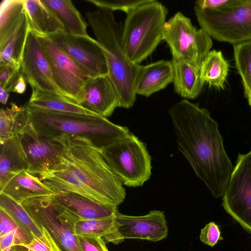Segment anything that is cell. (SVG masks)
<instances>
[{"label":"cell","instance_id":"obj_1","mask_svg":"<svg viewBox=\"0 0 251 251\" xmlns=\"http://www.w3.org/2000/svg\"><path fill=\"white\" fill-rule=\"evenodd\" d=\"M177 147L216 198L222 197L234 167L217 122L204 108L183 99L168 110Z\"/></svg>","mask_w":251,"mask_h":251},{"label":"cell","instance_id":"obj_2","mask_svg":"<svg viewBox=\"0 0 251 251\" xmlns=\"http://www.w3.org/2000/svg\"><path fill=\"white\" fill-rule=\"evenodd\" d=\"M53 140L63 146L60 160L38 177L54 194L73 192L117 207L124 201L123 184L100 150L83 138L63 135Z\"/></svg>","mask_w":251,"mask_h":251},{"label":"cell","instance_id":"obj_3","mask_svg":"<svg viewBox=\"0 0 251 251\" xmlns=\"http://www.w3.org/2000/svg\"><path fill=\"white\" fill-rule=\"evenodd\" d=\"M96 40L103 50L108 76L119 96L121 107L129 108L136 101L135 84L143 67L127 56L122 42V26L113 11L98 8L86 13Z\"/></svg>","mask_w":251,"mask_h":251},{"label":"cell","instance_id":"obj_4","mask_svg":"<svg viewBox=\"0 0 251 251\" xmlns=\"http://www.w3.org/2000/svg\"><path fill=\"white\" fill-rule=\"evenodd\" d=\"M29 121L41 135L54 139L63 135L80 137L102 149L130 133L127 127L99 115L60 112L25 106Z\"/></svg>","mask_w":251,"mask_h":251},{"label":"cell","instance_id":"obj_5","mask_svg":"<svg viewBox=\"0 0 251 251\" xmlns=\"http://www.w3.org/2000/svg\"><path fill=\"white\" fill-rule=\"evenodd\" d=\"M168 10L156 0H150L126 14L122 26L125 52L133 63L140 64L163 40Z\"/></svg>","mask_w":251,"mask_h":251},{"label":"cell","instance_id":"obj_6","mask_svg":"<svg viewBox=\"0 0 251 251\" xmlns=\"http://www.w3.org/2000/svg\"><path fill=\"white\" fill-rule=\"evenodd\" d=\"M194 11L201 28L211 38L233 46L251 41V0H231L217 10L195 5Z\"/></svg>","mask_w":251,"mask_h":251},{"label":"cell","instance_id":"obj_7","mask_svg":"<svg viewBox=\"0 0 251 251\" xmlns=\"http://www.w3.org/2000/svg\"><path fill=\"white\" fill-rule=\"evenodd\" d=\"M100 152L123 185L141 186L150 178L151 156L145 144L133 134L130 133Z\"/></svg>","mask_w":251,"mask_h":251},{"label":"cell","instance_id":"obj_8","mask_svg":"<svg viewBox=\"0 0 251 251\" xmlns=\"http://www.w3.org/2000/svg\"><path fill=\"white\" fill-rule=\"evenodd\" d=\"M21 204L38 226L50 232L62 251H83L74 231L80 219L58 202L53 194L33 198Z\"/></svg>","mask_w":251,"mask_h":251},{"label":"cell","instance_id":"obj_9","mask_svg":"<svg viewBox=\"0 0 251 251\" xmlns=\"http://www.w3.org/2000/svg\"><path fill=\"white\" fill-rule=\"evenodd\" d=\"M163 40L170 49L172 59L199 70L213 45L208 34L194 26L191 19L180 12H176L165 23Z\"/></svg>","mask_w":251,"mask_h":251},{"label":"cell","instance_id":"obj_10","mask_svg":"<svg viewBox=\"0 0 251 251\" xmlns=\"http://www.w3.org/2000/svg\"><path fill=\"white\" fill-rule=\"evenodd\" d=\"M29 31L23 0H4L0 4V65L20 69Z\"/></svg>","mask_w":251,"mask_h":251},{"label":"cell","instance_id":"obj_11","mask_svg":"<svg viewBox=\"0 0 251 251\" xmlns=\"http://www.w3.org/2000/svg\"><path fill=\"white\" fill-rule=\"evenodd\" d=\"M226 211L251 233V152L239 154L222 197Z\"/></svg>","mask_w":251,"mask_h":251},{"label":"cell","instance_id":"obj_12","mask_svg":"<svg viewBox=\"0 0 251 251\" xmlns=\"http://www.w3.org/2000/svg\"><path fill=\"white\" fill-rule=\"evenodd\" d=\"M37 36L60 93L80 105L85 84L92 78L47 37Z\"/></svg>","mask_w":251,"mask_h":251},{"label":"cell","instance_id":"obj_13","mask_svg":"<svg viewBox=\"0 0 251 251\" xmlns=\"http://www.w3.org/2000/svg\"><path fill=\"white\" fill-rule=\"evenodd\" d=\"M46 37L91 78L108 75L103 50L90 36L61 32Z\"/></svg>","mask_w":251,"mask_h":251},{"label":"cell","instance_id":"obj_14","mask_svg":"<svg viewBox=\"0 0 251 251\" xmlns=\"http://www.w3.org/2000/svg\"><path fill=\"white\" fill-rule=\"evenodd\" d=\"M19 137L28 163L27 171L30 174L39 177L59 162L62 144L40 134L30 122Z\"/></svg>","mask_w":251,"mask_h":251},{"label":"cell","instance_id":"obj_15","mask_svg":"<svg viewBox=\"0 0 251 251\" xmlns=\"http://www.w3.org/2000/svg\"><path fill=\"white\" fill-rule=\"evenodd\" d=\"M21 73L32 90L60 93L37 35L29 31L21 63Z\"/></svg>","mask_w":251,"mask_h":251},{"label":"cell","instance_id":"obj_16","mask_svg":"<svg viewBox=\"0 0 251 251\" xmlns=\"http://www.w3.org/2000/svg\"><path fill=\"white\" fill-rule=\"evenodd\" d=\"M119 231L124 239L146 240L153 242L167 237L168 228L164 212L154 210L143 216L116 214Z\"/></svg>","mask_w":251,"mask_h":251},{"label":"cell","instance_id":"obj_17","mask_svg":"<svg viewBox=\"0 0 251 251\" xmlns=\"http://www.w3.org/2000/svg\"><path fill=\"white\" fill-rule=\"evenodd\" d=\"M80 105L92 113L107 118L121 107L117 91L108 75L90 79L86 83Z\"/></svg>","mask_w":251,"mask_h":251},{"label":"cell","instance_id":"obj_18","mask_svg":"<svg viewBox=\"0 0 251 251\" xmlns=\"http://www.w3.org/2000/svg\"><path fill=\"white\" fill-rule=\"evenodd\" d=\"M173 78L172 61L160 60L143 66L136 82V94L149 97L173 83Z\"/></svg>","mask_w":251,"mask_h":251},{"label":"cell","instance_id":"obj_19","mask_svg":"<svg viewBox=\"0 0 251 251\" xmlns=\"http://www.w3.org/2000/svg\"><path fill=\"white\" fill-rule=\"evenodd\" d=\"M55 199L80 220L105 218L115 215L118 207L99 202L73 192L53 194Z\"/></svg>","mask_w":251,"mask_h":251},{"label":"cell","instance_id":"obj_20","mask_svg":"<svg viewBox=\"0 0 251 251\" xmlns=\"http://www.w3.org/2000/svg\"><path fill=\"white\" fill-rule=\"evenodd\" d=\"M28 163L19 135L0 141V191L18 173L27 171Z\"/></svg>","mask_w":251,"mask_h":251},{"label":"cell","instance_id":"obj_21","mask_svg":"<svg viewBox=\"0 0 251 251\" xmlns=\"http://www.w3.org/2000/svg\"><path fill=\"white\" fill-rule=\"evenodd\" d=\"M0 193L20 203L33 198L54 194L38 176L27 171H22L11 178Z\"/></svg>","mask_w":251,"mask_h":251},{"label":"cell","instance_id":"obj_22","mask_svg":"<svg viewBox=\"0 0 251 251\" xmlns=\"http://www.w3.org/2000/svg\"><path fill=\"white\" fill-rule=\"evenodd\" d=\"M29 21V30L43 36L64 32L55 14L41 0H23Z\"/></svg>","mask_w":251,"mask_h":251},{"label":"cell","instance_id":"obj_23","mask_svg":"<svg viewBox=\"0 0 251 251\" xmlns=\"http://www.w3.org/2000/svg\"><path fill=\"white\" fill-rule=\"evenodd\" d=\"M174 91L184 99L194 100L201 94L204 81L200 70L183 62L172 59Z\"/></svg>","mask_w":251,"mask_h":251},{"label":"cell","instance_id":"obj_24","mask_svg":"<svg viewBox=\"0 0 251 251\" xmlns=\"http://www.w3.org/2000/svg\"><path fill=\"white\" fill-rule=\"evenodd\" d=\"M74 231L77 236L101 237L105 242L115 245L125 240L119 231L116 214L105 218L80 220L75 223Z\"/></svg>","mask_w":251,"mask_h":251},{"label":"cell","instance_id":"obj_25","mask_svg":"<svg viewBox=\"0 0 251 251\" xmlns=\"http://www.w3.org/2000/svg\"><path fill=\"white\" fill-rule=\"evenodd\" d=\"M57 17L64 32L77 35H88L87 24L80 12L69 0H41Z\"/></svg>","mask_w":251,"mask_h":251},{"label":"cell","instance_id":"obj_26","mask_svg":"<svg viewBox=\"0 0 251 251\" xmlns=\"http://www.w3.org/2000/svg\"><path fill=\"white\" fill-rule=\"evenodd\" d=\"M27 105L36 108L56 112L96 115L61 94L36 90H32Z\"/></svg>","mask_w":251,"mask_h":251},{"label":"cell","instance_id":"obj_27","mask_svg":"<svg viewBox=\"0 0 251 251\" xmlns=\"http://www.w3.org/2000/svg\"><path fill=\"white\" fill-rule=\"evenodd\" d=\"M228 72L229 64L222 52L214 50L209 51L200 68L204 82L218 90L224 89Z\"/></svg>","mask_w":251,"mask_h":251},{"label":"cell","instance_id":"obj_28","mask_svg":"<svg viewBox=\"0 0 251 251\" xmlns=\"http://www.w3.org/2000/svg\"><path fill=\"white\" fill-rule=\"evenodd\" d=\"M30 123L25 106L11 103L0 111V141L20 135Z\"/></svg>","mask_w":251,"mask_h":251},{"label":"cell","instance_id":"obj_29","mask_svg":"<svg viewBox=\"0 0 251 251\" xmlns=\"http://www.w3.org/2000/svg\"><path fill=\"white\" fill-rule=\"evenodd\" d=\"M0 209L5 211L32 240V234H42L41 227L33 220L21 204L5 194L0 193Z\"/></svg>","mask_w":251,"mask_h":251},{"label":"cell","instance_id":"obj_30","mask_svg":"<svg viewBox=\"0 0 251 251\" xmlns=\"http://www.w3.org/2000/svg\"><path fill=\"white\" fill-rule=\"evenodd\" d=\"M233 56L245 96L247 99L251 98V41L233 46Z\"/></svg>","mask_w":251,"mask_h":251},{"label":"cell","instance_id":"obj_31","mask_svg":"<svg viewBox=\"0 0 251 251\" xmlns=\"http://www.w3.org/2000/svg\"><path fill=\"white\" fill-rule=\"evenodd\" d=\"M150 0H86L99 8L111 11L121 10L126 14Z\"/></svg>","mask_w":251,"mask_h":251},{"label":"cell","instance_id":"obj_32","mask_svg":"<svg viewBox=\"0 0 251 251\" xmlns=\"http://www.w3.org/2000/svg\"><path fill=\"white\" fill-rule=\"evenodd\" d=\"M40 226L42 230V235L36 236L33 233L31 242L24 246L33 251H62L50 232L44 227Z\"/></svg>","mask_w":251,"mask_h":251},{"label":"cell","instance_id":"obj_33","mask_svg":"<svg viewBox=\"0 0 251 251\" xmlns=\"http://www.w3.org/2000/svg\"><path fill=\"white\" fill-rule=\"evenodd\" d=\"M31 241L22 229L13 231L0 236V251H10L15 246H25Z\"/></svg>","mask_w":251,"mask_h":251},{"label":"cell","instance_id":"obj_34","mask_svg":"<svg viewBox=\"0 0 251 251\" xmlns=\"http://www.w3.org/2000/svg\"><path fill=\"white\" fill-rule=\"evenodd\" d=\"M20 74V69L12 65H0V86L8 92H13Z\"/></svg>","mask_w":251,"mask_h":251},{"label":"cell","instance_id":"obj_35","mask_svg":"<svg viewBox=\"0 0 251 251\" xmlns=\"http://www.w3.org/2000/svg\"><path fill=\"white\" fill-rule=\"evenodd\" d=\"M200 240L204 244L213 247L223 238L219 226L214 222L207 224L201 230Z\"/></svg>","mask_w":251,"mask_h":251},{"label":"cell","instance_id":"obj_36","mask_svg":"<svg viewBox=\"0 0 251 251\" xmlns=\"http://www.w3.org/2000/svg\"><path fill=\"white\" fill-rule=\"evenodd\" d=\"M83 251H109L105 241L101 237L78 236Z\"/></svg>","mask_w":251,"mask_h":251},{"label":"cell","instance_id":"obj_37","mask_svg":"<svg viewBox=\"0 0 251 251\" xmlns=\"http://www.w3.org/2000/svg\"><path fill=\"white\" fill-rule=\"evenodd\" d=\"M21 229L12 218L0 209V236L10 232Z\"/></svg>","mask_w":251,"mask_h":251},{"label":"cell","instance_id":"obj_38","mask_svg":"<svg viewBox=\"0 0 251 251\" xmlns=\"http://www.w3.org/2000/svg\"><path fill=\"white\" fill-rule=\"evenodd\" d=\"M231 0H200L195 5L202 10H217L227 5Z\"/></svg>","mask_w":251,"mask_h":251},{"label":"cell","instance_id":"obj_39","mask_svg":"<svg viewBox=\"0 0 251 251\" xmlns=\"http://www.w3.org/2000/svg\"><path fill=\"white\" fill-rule=\"evenodd\" d=\"M25 79L21 73L13 90V92L22 94L25 93L26 90Z\"/></svg>","mask_w":251,"mask_h":251},{"label":"cell","instance_id":"obj_40","mask_svg":"<svg viewBox=\"0 0 251 251\" xmlns=\"http://www.w3.org/2000/svg\"><path fill=\"white\" fill-rule=\"evenodd\" d=\"M9 96V92L0 86V101L2 104L6 103Z\"/></svg>","mask_w":251,"mask_h":251},{"label":"cell","instance_id":"obj_41","mask_svg":"<svg viewBox=\"0 0 251 251\" xmlns=\"http://www.w3.org/2000/svg\"><path fill=\"white\" fill-rule=\"evenodd\" d=\"M10 251H33L24 246L17 245L13 247Z\"/></svg>","mask_w":251,"mask_h":251},{"label":"cell","instance_id":"obj_42","mask_svg":"<svg viewBox=\"0 0 251 251\" xmlns=\"http://www.w3.org/2000/svg\"><path fill=\"white\" fill-rule=\"evenodd\" d=\"M247 99H248L249 105L251 106V98H249Z\"/></svg>","mask_w":251,"mask_h":251},{"label":"cell","instance_id":"obj_43","mask_svg":"<svg viewBox=\"0 0 251 251\" xmlns=\"http://www.w3.org/2000/svg\"></svg>","mask_w":251,"mask_h":251}]
</instances>
